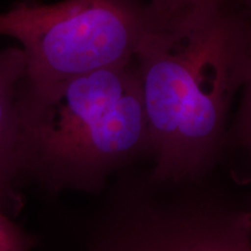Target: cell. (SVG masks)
I'll return each instance as SVG.
<instances>
[{"label":"cell","instance_id":"6da1fadb","mask_svg":"<svg viewBox=\"0 0 251 251\" xmlns=\"http://www.w3.org/2000/svg\"><path fill=\"white\" fill-rule=\"evenodd\" d=\"M250 46V21L228 1L179 27L147 34L134 61L153 177L178 180L212 161L246 79Z\"/></svg>","mask_w":251,"mask_h":251},{"label":"cell","instance_id":"3957f363","mask_svg":"<svg viewBox=\"0 0 251 251\" xmlns=\"http://www.w3.org/2000/svg\"><path fill=\"white\" fill-rule=\"evenodd\" d=\"M149 31L146 19L120 0H18L0 13V35L23 46L27 86L128 64Z\"/></svg>","mask_w":251,"mask_h":251},{"label":"cell","instance_id":"52a82bcc","mask_svg":"<svg viewBox=\"0 0 251 251\" xmlns=\"http://www.w3.org/2000/svg\"><path fill=\"white\" fill-rule=\"evenodd\" d=\"M33 238L19 227L0 202V251H30Z\"/></svg>","mask_w":251,"mask_h":251},{"label":"cell","instance_id":"8992f818","mask_svg":"<svg viewBox=\"0 0 251 251\" xmlns=\"http://www.w3.org/2000/svg\"><path fill=\"white\" fill-rule=\"evenodd\" d=\"M139 12L150 30L179 27L212 13L228 0H120Z\"/></svg>","mask_w":251,"mask_h":251},{"label":"cell","instance_id":"9c48e42d","mask_svg":"<svg viewBox=\"0 0 251 251\" xmlns=\"http://www.w3.org/2000/svg\"><path fill=\"white\" fill-rule=\"evenodd\" d=\"M240 9L246 14L251 24V0H240Z\"/></svg>","mask_w":251,"mask_h":251},{"label":"cell","instance_id":"7a4b0ae2","mask_svg":"<svg viewBox=\"0 0 251 251\" xmlns=\"http://www.w3.org/2000/svg\"><path fill=\"white\" fill-rule=\"evenodd\" d=\"M24 172L50 187L99 186L113 168L148 149L135 61L45 86L23 81Z\"/></svg>","mask_w":251,"mask_h":251},{"label":"cell","instance_id":"ba28073f","mask_svg":"<svg viewBox=\"0 0 251 251\" xmlns=\"http://www.w3.org/2000/svg\"><path fill=\"white\" fill-rule=\"evenodd\" d=\"M242 102H241L240 114L236 126V133L248 149L251 150V46L249 62H248L247 76L242 86Z\"/></svg>","mask_w":251,"mask_h":251},{"label":"cell","instance_id":"30bf717a","mask_svg":"<svg viewBox=\"0 0 251 251\" xmlns=\"http://www.w3.org/2000/svg\"><path fill=\"white\" fill-rule=\"evenodd\" d=\"M242 219L247 227L251 229V211L246 213V214H242Z\"/></svg>","mask_w":251,"mask_h":251},{"label":"cell","instance_id":"277c9868","mask_svg":"<svg viewBox=\"0 0 251 251\" xmlns=\"http://www.w3.org/2000/svg\"><path fill=\"white\" fill-rule=\"evenodd\" d=\"M93 251H251L242 214L207 206L134 213L119 222Z\"/></svg>","mask_w":251,"mask_h":251},{"label":"cell","instance_id":"5b68a950","mask_svg":"<svg viewBox=\"0 0 251 251\" xmlns=\"http://www.w3.org/2000/svg\"><path fill=\"white\" fill-rule=\"evenodd\" d=\"M25 67L23 49L0 50V202L8 213L14 199V183L24 172L19 98Z\"/></svg>","mask_w":251,"mask_h":251}]
</instances>
